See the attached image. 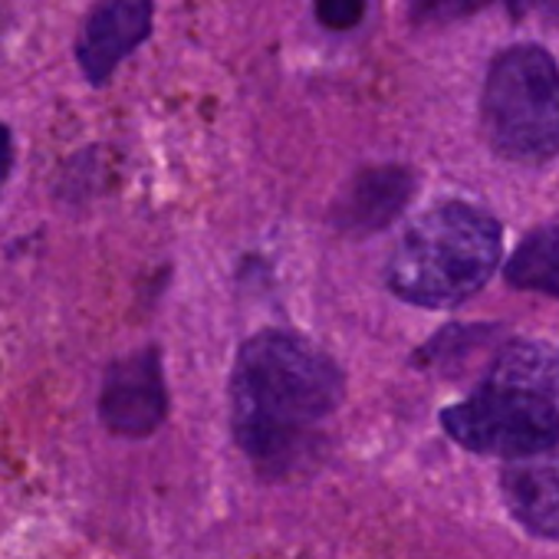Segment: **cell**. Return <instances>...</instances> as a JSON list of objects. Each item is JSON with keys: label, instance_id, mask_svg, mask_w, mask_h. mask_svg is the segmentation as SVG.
Here are the masks:
<instances>
[{"label": "cell", "instance_id": "5", "mask_svg": "<svg viewBox=\"0 0 559 559\" xmlns=\"http://www.w3.org/2000/svg\"><path fill=\"white\" fill-rule=\"evenodd\" d=\"M168 415V389L158 349H139L109 366L99 392V418L112 435L148 438Z\"/></svg>", "mask_w": 559, "mask_h": 559}, {"label": "cell", "instance_id": "9", "mask_svg": "<svg viewBox=\"0 0 559 559\" xmlns=\"http://www.w3.org/2000/svg\"><path fill=\"white\" fill-rule=\"evenodd\" d=\"M507 280L520 290L559 297V224L533 230L507 260Z\"/></svg>", "mask_w": 559, "mask_h": 559}, {"label": "cell", "instance_id": "13", "mask_svg": "<svg viewBox=\"0 0 559 559\" xmlns=\"http://www.w3.org/2000/svg\"><path fill=\"white\" fill-rule=\"evenodd\" d=\"M11 168H14V135L4 122H0V188H4Z\"/></svg>", "mask_w": 559, "mask_h": 559}, {"label": "cell", "instance_id": "8", "mask_svg": "<svg viewBox=\"0 0 559 559\" xmlns=\"http://www.w3.org/2000/svg\"><path fill=\"white\" fill-rule=\"evenodd\" d=\"M412 191H415V181L405 168H395V165L369 168L349 185L336 211L340 224L346 230H379L408 204Z\"/></svg>", "mask_w": 559, "mask_h": 559}, {"label": "cell", "instance_id": "11", "mask_svg": "<svg viewBox=\"0 0 559 559\" xmlns=\"http://www.w3.org/2000/svg\"><path fill=\"white\" fill-rule=\"evenodd\" d=\"M369 0H313L317 21L330 31H353L366 17Z\"/></svg>", "mask_w": 559, "mask_h": 559}, {"label": "cell", "instance_id": "7", "mask_svg": "<svg viewBox=\"0 0 559 559\" xmlns=\"http://www.w3.org/2000/svg\"><path fill=\"white\" fill-rule=\"evenodd\" d=\"M503 500L536 536L559 539V441L503 467Z\"/></svg>", "mask_w": 559, "mask_h": 559}, {"label": "cell", "instance_id": "10", "mask_svg": "<svg viewBox=\"0 0 559 559\" xmlns=\"http://www.w3.org/2000/svg\"><path fill=\"white\" fill-rule=\"evenodd\" d=\"M487 0H412V17L418 24H448L474 14Z\"/></svg>", "mask_w": 559, "mask_h": 559}, {"label": "cell", "instance_id": "2", "mask_svg": "<svg viewBox=\"0 0 559 559\" xmlns=\"http://www.w3.org/2000/svg\"><path fill=\"white\" fill-rule=\"evenodd\" d=\"M500 263V224L461 201L418 217L389 260V287L405 304L451 310L471 300Z\"/></svg>", "mask_w": 559, "mask_h": 559}, {"label": "cell", "instance_id": "3", "mask_svg": "<svg viewBox=\"0 0 559 559\" xmlns=\"http://www.w3.org/2000/svg\"><path fill=\"white\" fill-rule=\"evenodd\" d=\"M484 129L516 162L559 155V63L539 47L503 50L484 83Z\"/></svg>", "mask_w": 559, "mask_h": 559}, {"label": "cell", "instance_id": "12", "mask_svg": "<svg viewBox=\"0 0 559 559\" xmlns=\"http://www.w3.org/2000/svg\"><path fill=\"white\" fill-rule=\"evenodd\" d=\"M507 8L516 21L536 17L546 24H559V0H507Z\"/></svg>", "mask_w": 559, "mask_h": 559}, {"label": "cell", "instance_id": "4", "mask_svg": "<svg viewBox=\"0 0 559 559\" xmlns=\"http://www.w3.org/2000/svg\"><path fill=\"white\" fill-rule=\"evenodd\" d=\"M444 431L477 454L520 461L559 441V412L552 402L520 382L493 379L487 389L441 415Z\"/></svg>", "mask_w": 559, "mask_h": 559}, {"label": "cell", "instance_id": "6", "mask_svg": "<svg viewBox=\"0 0 559 559\" xmlns=\"http://www.w3.org/2000/svg\"><path fill=\"white\" fill-rule=\"evenodd\" d=\"M152 14V0H99L90 11L76 40V63L93 86H106L119 63L148 40Z\"/></svg>", "mask_w": 559, "mask_h": 559}, {"label": "cell", "instance_id": "1", "mask_svg": "<svg viewBox=\"0 0 559 559\" xmlns=\"http://www.w3.org/2000/svg\"><path fill=\"white\" fill-rule=\"evenodd\" d=\"M340 366L294 333L253 336L234 369V431L263 471H290L343 402Z\"/></svg>", "mask_w": 559, "mask_h": 559}]
</instances>
